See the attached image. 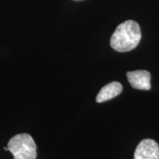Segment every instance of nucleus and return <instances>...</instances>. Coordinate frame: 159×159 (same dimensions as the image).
I'll return each mask as SVG.
<instances>
[{
	"label": "nucleus",
	"instance_id": "f257e3e1",
	"mask_svg": "<svg viewBox=\"0 0 159 159\" xmlns=\"http://www.w3.org/2000/svg\"><path fill=\"white\" fill-rule=\"evenodd\" d=\"M141 38L142 33L139 24L133 20H128L116 27L111 35L110 44L114 50L125 52L136 48Z\"/></svg>",
	"mask_w": 159,
	"mask_h": 159
},
{
	"label": "nucleus",
	"instance_id": "f03ea898",
	"mask_svg": "<svg viewBox=\"0 0 159 159\" xmlns=\"http://www.w3.org/2000/svg\"><path fill=\"white\" fill-rule=\"evenodd\" d=\"M7 150L14 159H36L37 146L28 134H19L13 136L7 143Z\"/></svg>",
	"mask_w": 159,
	"mask_h": 159
},
{
	"label": "nucleus",
	"instance_id": "7ed1b4c3",
	"mask_svg": "<svg viewBox=\"0 0 159 159\" xmlns=\"http://www.w3.org/2000/svg\"><path fill=\"white\" fill-rule=\"evenodd\" d=\"M134 159H159L158 143L153 139H143L135 150Z\"/></svg>",
	"mask_w": 159,
	"mask_h": 159
},
{
	"label": "nucleus",
	"instance_id": "20e7f679",
	"mask_svg": "<svg viewBox=\"0 0 159 159\" xmlns=\"http://www.w3.org/2000/svg\"><path fill=\"white\" fill-rule=\"evenodd\" d=\"M127 78L133 88L148 91L151 89V75L148 71L136 70L127 72Z\"/></svg>",
	"mask_w": 159,
	"mask_h": 159
},
{
	"label": "nucleus",
	"instance_id": "39448f33",
	"mask_svg": "<svg viewBox=\"0 0 159 159\" xmlns=\"http://www.w3.org/2000/svg\"><path fill=\"white\" fill-rule=\"evenodd\" d=\"M122 85L120 83L116 81L111 82L100 89L96 97V102L98 103L106 102L118 96L122 93Z\"/></svg>",
	"mask_w": 159,
	"mask_h": 159
}]
</instances>
